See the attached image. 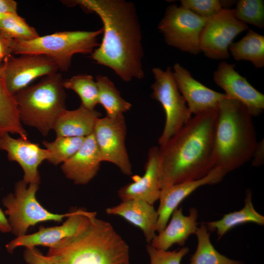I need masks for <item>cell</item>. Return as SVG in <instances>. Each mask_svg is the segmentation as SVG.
Returning a JSON list of instances; mask_svg holds the SVG:
<instances>
[{
	"label": "cell",
	"mask_w": 264,
	"mask_h": 264,
	"mask_svg": "<svg viewBox=\"0 0 264 264\" xmlns=\"http://www.w3.org/2000/svg\"><path fill=\"white\" fill-rule=\"evenodd\" d=\"M146 249L150 257V264H180L183 258L190 251L187 246L168 251L157 249L151 244L147 245Z\"/></svg>",
	"instance_id": "obj_32"
},
{
	"label": "cell",
	"mask_w": 264,
	"mask_h": 264,
	"mask_svg": "<svg viewBox=\"0 0 264 264\" xmlns=\"http://www.w3.org/2000/svg\"><path fill=\"white\" fill-rule=\"evenodd\" d=\"M133 178L132 182L118 191L122 201L142 200L153 205L159 200L161 190V168L158 147L154 146L149 150L143 176H134Z\"/></svg>",
	"instance_id": "obj_17"
},
{
	"label": "cell",
	"mask_w": 264,
	"mask_h": 264,
	"mask_svg": "<svg viewBox=\"0 0 264 264\" xmlns=\"http://www.w3.org/2000/svg\"><path fill=\"white\" fill-rule=\"evenodd\" d=\"M217 117V108L195 114L158 147L161 188L200 179L215 167Z\"/></svg>",
	"instance_id": "obj_2"
},
{
	"label": "cell",
	"mask_w": 264,
	"mask_h": 264,
	"mask_svg": "<svg viewBox=\"0 0 264 264\" xmlns=\"http://www.w3.org/2000/svg\"><path fill=\"white\" fill-rule=\"evenodd\" d=\"M98 89V102L107 115L115 118L129 110L132 104L125 100L111 80L106 76L97 75L95 79Z\"/></svg>",
	"instance_id": "obj_26"
},
{
	"label": "cell",
	"mask_w": 264,
	"mask_h": 264,
	"mask_svg": "<svg viewBox=\"0 0 264 264\" xmlns=\"http://www.w3.org/2000/svg\"><path fill=\"white\" fill-rule=\"evenodd\" d=\"M198 217V211L195 207L190 209L188 216L183 214L181 207H177L173 212L169 222L154 236L150 244L163 250H168L175 244L184 246L189 237L196 232Z\"/></svg>",
	"instance_id": "obj_20"
},
{
	"label": "cell",
	"mask_w": 264,
	"mask_h": 264,
	"mask_svg": "<svg viewBox=\"0 0 264 264\" xmlns=\"http://www.w3.org/2000/svg\"><path fill=\"white\" fill-rule=\"evenodd\" d=\"M8 16H9V15H4V14H1V13H0V20L3 19L4 18H5V17H7Z\"/></svg>",
	"instance_id": "obj_39"
},
{
	"label": "cell",
	"mask_w": 264,
	"mask_h": 264,
	"mask_svg": "<svg viewBox=\"0 0 264 264\" xmlns=\"http://www.w3.org/2000/svg\"><path fill=\"white\" fill-rule=\"evenodd\" d=\"M252 117L236 99L227 96L220 102L215 132V167L228 173L251 159L258 144Z\"/></svg>",
	"instance_id": "obj_4"
},
{
	"label": "cell",
	"mask_w": 264,
	"mask_h": 264,
	"mask_svg": "<svg viewBox=\"0 0 264 264\" xmlns=\"http://www.w3.org/2000/svg\"><path fill=\"white\" fill-rule=\"evenodd\" d=\"M173 75L178 89L191 113L197 114L217 108L226 94L213 90L195 79L179 64L173 67Z\"/></svg>",
	"instance_id": "obj_18"
},
{
	"label": "cell",
	"mask_w": 264,
	"mask_h": 264,
	"mask_svg": "<svg viewBox=\"0 0 264 264\" xmlns=\"http://www.w3.org/2000/svg\"><path fill=\"white\" fill-rule=\"evenodd\" d=\"M95 212L84 208H74L60 225L45 227L41 226L35 233L16 237L5 245L7 252L13 253L18 247H32L37 246L53 247L62 240L73 236L82 231L88 224Z\"/></svg>",
	"instance_id": "obj_13"
},
{
	"label": "cell",
	"mask_w": 264,
	"mask_h": 264,
	"mask_svg": "<svg viewBox=\"0 0 264 264\" xmlns=\"http://www.w3.org/2000/svg\"><path fill=\"white\" fill-rule=\"evenodd\" d=\"M0 13L4 15H16L17 3L13 0H0Z\"/></svg>",
	"instance_id": "obj_36"
},
{
	"label": "cell",
	"mask_w": 264,
	"mask_h": 264,
	"mask_svg": "<svg viewBox=\"0 0 264 264\" xmlns=\"http://www.w3.org/2000/svg\"><path fill=\"white\" fill-rule=\"evenodd\" d=\"M248 28L235 18L233 9H223L207 18L200 35V51L210 59L228 58L229 47L234 39Z\"/></svg>",
	"instance_id": "obj_10"
},
{
	"label": "cell",
	"mask_w": 264,
	"mask_h": 264,
	"mask_svg": "<svg viewBox=\"0 0 264 264\" xmlns=\"http://www.w3.org/2000/svg\"><path fill=\"white\" fill-rule=\"evenodd\" d=\"M102 162L93 132L85 137L78 151L62 163L66 178L77 185L88 183L97 174Z\"/></svg>",
	"instance_id": "obj_19"
},
{
	"label": "cell",
	"mask_w": 264,
	"mask_h": 264,
	"mask_svg": "<svg viewBox=\"0 0 264 264\" xmlns=\"http://www.w3.org/2000/svg\"><path fill=\"white\" fill-rule=\"evenodd\" d=\"M0 32L18 41H30L40 36L36 30L18 14L0 20Z\"/></svg>",
	"instance_id": "obj_30"
},
{
	"label": "cell",
	"mask_w": 264,
	"mask_h": 264,
	"mask_svg": "<svg viewBox=\"0 0 264 264\" xmlns=\"http://www.w3.org/2000/svg\"><path fill=\"white\" fill-rule=\"evenodd\" d=\"M101 113L82 105L74 110H64L56 119L53 130L56 136L86 137L93 133Z\"/></svg>",
	"instance_id": "obj_22"
},
{
	"label": "cell",
	"mask_w": 264,
	"mask_h": 264,
	"mask_svg": "<svg viewBox=\"0 0 264 264\" xmlns=\"http://www.w3.org/2000/svg\"><path fill=\"white\" fill-rule=\"evenodd\" d=\"M181 5L197 15L208 18L223 9L221 1L219 0H181Z\"/></svg>",
	"instance_id": "obj_33"
},
{
	"label": "cell",
	"mask_w": 264,
	"mask_h": 264,
	"mask_svg": "<svg viewBox=\"0 0 264 264\" xmlns=\"http://www.w3.org/2000/svg\"><path fill=\"white\" fill-rule=\"evenodd\" d=\"M6 133L27 139V133L20 120L14 95L8 91L0 73V138Z\"/></svg>",
	"instance_id": "obj_24"
},
{
	"label": "cell",
	"mask_w": 264,
	"mask_h": 264,
	"mask_svg": "<svg viewBox=\"0 0 264 264\" xmlns=\"http://www.w3.org/2000/svg\"><path fill=\"white\" fill-rule=\"evenodd\" d=\"M85 137L56 136L52 141H43V144L49 152L47 161L57 165L72 156L83 144Z\"/></svg>",
	"instance_id": "obj_29"
},
{
	"label": "cell",
	"mask_w": 264,
	"mask_h": 264,
	"mask_svg": "<svg viewBox=\"0 0 264 264\" xmlns=\"http://www.w3.org/2000/svg\"><path fill=\"white\" fill-rule=\"evenodd\" d=\"M207 20L181 5L172 4L167 8L158 29L169 45L197 54L201 52L200 38Z\"/></svg>",
	"instance_id": "obj_9"
},
{
	"label": "cell",
	"mask_w": 264,
	"mask_h": 264,
	"mask_svg": "<svg viewBox=\"0 0 264 264\" xmlns=\"http://www.w3.org/2000/svg\"><path fill=\"white\" fill-rule=\"evenodd\" d=\"M39 188L36 183L27 184L22 179L15 183L14 192L9 193L1 200L6 209L4 213L16 237L26 234L28 228L42 222H62L70 211L55 214L44 208L38 201L36 195Z\"/></svg>",
	"instance_id": "obj_7"
},
{
	"label": "cell",
	"mask_w": 264,
	"mask_h": 264,
	"mask_svg": "<svg viewBox=\"0 0 264 264\" xmlns=\"http://www.w3.org/2000/svg\"><path fill=\"white\" fill-rule=\"evenodd\" d=\"M0 231L2 233L11 232V228L4 212L0 208Z\"/></svg>",
	"instance_id": "obj_38"
},
{
	"label": "cell",
	"mask_w": 264,
	"mask_h": 264,
	"mask_svg": "<svg viewBox=\"0 0 264 264\" xmlns=\"http://www.w3.org/2000/svg\"><path fill=\"white\" fill-rule=\"evenodd\" d=\"M23 256L25 262L27 264H54L36 247H25Z\"/></svg>",
	"instance_id": "obj_34"
},
{
	"label": "cell",
	"mask_w": 264,
	"mask_h": 264,
	"mask_svg": "<svg viewBox=\"0 0 264 264\" xmlns=\"http://www.w3.org/2000/svg\"><path fill=\"white\" fill-rule=\"evenodd\" d=\"M152 71L154 81L151 85V97L161 104L166 115L164 129L158 139L161 146L189 120L192 114L178 89L171 67L165 70L154 67Z\"/></svg>",
	"instance_id": "obj_8"
},
{
	"label": "cell",
	"mask_w": 264,
	"mask_h": 264,
	"mask_svg": "<svg viewBox=\"0 0 264 264\" xmlns=\"http://www.w3.org/2000/svg\"><path fill=\"white\" fill-rule=\"evenodd\" d=\"M228 49L237 61H250L256 68L264 66V36L252 29L238 42L232 43Z\"/></svg>",
	"instance_id": "obj_25"
},
{
	"label": "cell",
	"mask_w": 264,
	"mask_h": 264,
	"mask_svg": "<svg viewBox=\"0 0 264 264\" xmlns=\"http://www.w3.org/2000/svg\"><path fill=\"white\" fill-rule=\"evenodd\" d=\"M103 28L95 31H67L39 36L27 41H14L12 55L38 54L51 59L59 70L66 71L76 54H91L99 45Z\"/></svg>",
	"instance_id": "obj_6"
},
{
	"label": "cell",
	"mask_w": 264,
	"mask_h": 264,
	"mask_svg": "<svg viewBox=\"0 0 264 264\" xmlns=\"http://www.w3.org/2000/svg\"><path fill=\"white\" fill-rule=\"evenodd\" d=\"M63 81L61 74L56 72L14 95L21 123L47 135L58 116L66 109Z\"/></svg>",
	"instance_id": "obj_5"
},
{
	"label": "cell",
	"mask_w": 264,
	"mask_h": 264,
	"mask_svg": "<svg viewBox=\"0 0 264 264\" xmlns=\"http://www.w3.org/2000/svg\"><path fill=\"white\" fill-rule=\"evenodd\" d=\"M109 215L119 216L140 228L147 242L150 243L156 235L158 215L153 205L142 200L122 201L119 204L106 209Z\"/></svg>",
	"instance_id": "obj_21"
},
{
	"label": "cell",
	"mask_w": 264,
	"mask_h": 264,
	"mask_svg": "<svg viewBox=\"0 0 264 264\" xmlns=\"http://www.w3.org/2000/svg\"><path fill=\"white\" fill-rule=\"evenodd\" d=\"M14 40L0 32V61L12 54Z\"/></svg>",
	"instance_id": "obj_35"
},
{
	"label": "cell",
	"mask_w": 264,
	"mask_h": 264,
	"mask_svg": "<svg viewBox=\"0 0 264 264\" xmlns=\"http://www.w3.org/2000/svg\"><path fill=\"white\" fill-rule=\"evenodd\" d=\"M0 149L6 152L9 160L19 164L23 171V180L27 184L41 182L39 165L49 157L48 151L38 144L21 137L14 138L6 133L0 138Z\"/></svg>",
	"instance_id": "obj_15"
},
{
	"label": "cell",
	"mask_w": 264,
	"mask_h": 264,
	"mask_svg": "<svg viewBox=\"0 0 264 264\" xmlns=\"http://www.w3.org/2000/svg\"><path fill=\"white\" fill-rule=\"evenodd\" d=\"M234 10L235 18L260 28L264 27V2L262 0H240Z\"/></svg>",
	"instance_id": "obj_31"
},
{
	"label": "cell",
	"mask_w": 264,
	"mask_h": 264,
	"mask_svg": "<svg viewBox=\"0 0 264 264\" xmlns=\"http://www.w3.org/2000/svg\"><path fill=\"white\" fill-rule=\"evenodd\" d=\"M246 223L264 225V217L255 209L250 190L246 192L244 205L242 209L226 214L219 220L204 223L208 230L216 231L220 239L233 228Z\"/></svg>",
	"instance_id": "obj_23"
},
{
	"label": "cell",
	"mask_w": 264,
	"mask_h": 264,
	"mask_svg": "<svg viewBox=\"0 0 264 264\" xmlns=\"http://www.w3.org/2000/svg\"><path fill=\"white\" fill-rule=\"evenodd\" d=\"M227 173L215 167L204 177L197 180L182 182L161 188L159 204L157 210L158 217L156 232L162 231L168 223L174 212L179 204L188 196L201 186L220 182Z\"/></svg>",
	"instance_id": "obj_16"
},
{
	"label": "cell",
	"mask_w": 264,
	"mask_h": 264,
	"mask_svg": "<svg viewBox=\"0 0 264 264\" xmlns=\"http://www.w3.org/2000/svg\"><path fill=\"white\" fill-rule=\"evenodd\" d=\"M126 133L124 114L99 118L93 131L101 161L114 164L124 175L130 176L132 171L125 145Z\"/></svg>",
	"instance_id": "obj_11"
},
{
	"label": "cell",
	"mask_w": 264,
	"mask_h": 264,
	"mask_svg": "<svg viewBox=\"0 0 264 264\" xmlns=\"http://www.w3.org/2000/svg\"><path fill=\"white\" fill-rule=\"evenodd\" d=\"M46 256L54 264H130L128 244L96 214L82 231L49 248Z\"/></svg>",
	"instance_id": "obj_3"
},
{
	"label": "cell",
	"mask_w": 264,
	"mask_h": 264,
	"mask_svg": "<svg viewBox=\"0 0 264 264\" xmlns=\"http://www.w3.org/2000/svg\"><path fill=\"white\" fill-rule=\"evenodd\" d=\"M235 67L234 64L220 63L214 73V81L228 97L243 105L252 116H259L264 109V95L237 72Z\"/></svg>",
	"instance_id": "obj_14"
},
{
	"label": "cell",
	"mask_w": 264,
	"mask_h": 264,
	"mask_svg": "<svg viewBox=\"0 0 264 264\" xmlns=\"http://www.w3.org/2000/svg\"><path fill=\"white\" fill-rule=\"evenodd\" d=\"M74 2L97 15L103 24L102 42L91 54L92 60L112 69L124 82L144 77L142 31L134 3L125 0Z\"/></svg>",
	"instance_id": "obj_1"
},
{
	"label": "cell",
	"mask_w": 264,
	"mask_h": 264,
	"mask_svg": "<svg viewBox=\"0 0 264 264\" xmlns=\"http://www.w3.org/2000/svg\"><path fill=\"white\" fill-rule=\"evenodd\" d=\"M198 244L189 264H244L241 261L231 259L219 252L212 244L208 230L202 223L195 233Z\"/></svg>",
	"instance_id": "obj_27"
},
{
	"label": "cell",
	"mask_w": 264,
	"mask_h": 264,
	"mask_svg": "<svg viewBox=\"0 0 264 264\" xmlns=\"http://www.w3.org/2000/svg\"><path fill=\"white\" fill-rule=\"evenodd\" d=\"M254 166L262 165L264 160V140L258 142L251 159Z\"/></svg>",
	"instance_id": "obj_37"
},
{
	"label": "cell",
	"mask_w": 264,
	"mask_h": 264,
	"mask_svg": "<svg viewBox=\"0 0 264 264\" xmlns=\"http://www.w3.org/2000/svg\"><path fill=\"white\" fill-rule=\"evenodd\" d=\"M65 88L75 91L80 97L81 104L93 110L98 102V89L96 81L90 75L78 74L63 81Z\"/></svg>",
	"instance_id": "obj_28"
},
{
	"label": "cell",
	"mask_w": 264,
	"mask_h": 264,
	"mask_svg": "<svg viewBox=\"0 0 264 264\" xmlns=\"http://www.w3.org/2000/svg\"><path fill=\"white\" fill-rule=\"evenodd\" d=\"M10 55L3 60L0 72L6 86L14 95L35 79L55 73L59 70L49 58L38 54Z\"/></svg>",
	"instance_id": "obj_12"
}]
</instances>
